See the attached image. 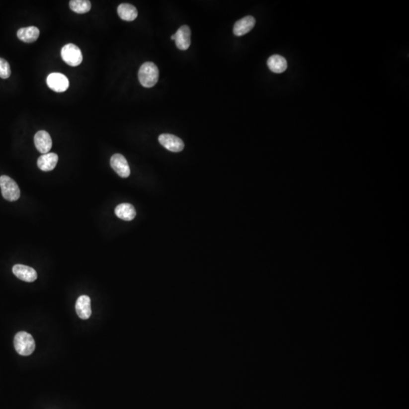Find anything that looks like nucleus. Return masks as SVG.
Instances as JSON below:
<instances>
[{"label":"nucleus","instance_id":"2eb2a0df","mask_svg":"<svg viewBox=\"0 0 409 409\" xmlns=\"http://www.w3.org/2000/svg\"><path fill=\"white\" fill-rule=\"evenodd\" d=\"M115 213L118 218L126 221V222H130L134 219L137 212H136L135 208L129 203H122L120 204L115 208Z\"/></svg>","mask_w":409,"mask_h":409},{"label":"nucleus","instance_id":"20e7f679","mask_svg":"<svg viewBox=\"0 0 409 409\" xmlns=\"http://www.w3.org/2000/svg\"><path fill=\"white\" fill-rule=\"evenodd\" d=\"M61 56L66 64L72 67L79 66L83 61L82 50L78 46L72 43H69L62 47Z\"/></svg>","mask_w":409,"mask_h":409},{"label":"nucleus","instance_id":"f03ea898","mask_svg":"<svg viewBox=\"0 0 409 409\" xmlns=\"http://www.w3.org/2000/svg\"><path fill=\"white\" fill-rule=\"evenodd\" d=\"M14 349L19 355L28 356L35 349V341L30 333L27 332H18L14 339Z\"/></svg>","mask_w":409,"mask_h":409},{"label":"nucleus","instance_id":"39448f33","mask_svg":"<svg viewBox=\"0 0 409 409\" xmlns=\"http://www.w3.org/2000/svg\"><path fill=\"white\" fill-rule=\"evenodd\" d=\"M46 83L50 89L57 92H65L69 87V81L67 77L57 72L49 75Z\"/></svg>","mask_w":409,"mask_h":409},{"label":"nucleus","instance_id":"423d86ee","mask_svg":"<svg viewBox=\"0 0 409 409\" xmlns=\"http://www.w3.org/2000/svg\"><path fill=\"white\" fill-rule=\"evenodd\" d=\"M110 164L117 174L123 178H127L131 174V169L125 157L121 154L113 155L110 160Z\"/></svg>","mask_w":409,"mask_h":409},{"label":"nucleus","instance_id":"4468645a","mask_svg":"<svg viewBox=\"0 0 409 409\" xmlns=\"http://www.w3.org/2000/svg\"><path fill=\"white\" fill-rule=\"evenodd\" d=\"M17 36L18 39L24 43H33L40 37V30L37 27L30 26V27H22L20 28L17 32Z\"/></svg>","mask_w":409,"mask_h":409},{"label":"nucleus","instance_id":"dca6fc26","mask_svg":"<svg viewBox=\"0 0 409 409\" xmlns=\"http://www.w3.org/2000/svg\"><path fill=\"white\" fill-rule=\"evenodd\" d=\"M267 64L270 70L274 73H283L287 69V62L285 58L279 55L271 56L267 60Z\"/></svg>","mask_w":409,"mask_h":409},{"label":"nucleus","instance_id":"0eeeda50","mask_svg":"<svg viewBox=\"0 0 409 409\" xmlns=\"http://www.w3.org/2000/svg\"><path fill=\"white\" fill-rule=\"evenodd\" d=\"M160 144L170 152L179 153L184 148V144L181 139L177 136L169 134H163L159 137Z\"/></svg>","mask_w":409,"mask_h":409},{"label":"nucleus","instance_id":"f257e3e1","mask_svg":"<svg viewBox=\"0 0 409 409\" xmlns=\"http://www.w3.org/2000/svg\"><path fill=\"white\" fill-rule=\"evenodd\" d=\"M160 76L159 69L153 62H145L138 72L139 81L143 86L151 88L157 83Z\"/></svg>","mask_w":409,"mask_h":409},{"label":"nucleus","instance_id":"9b49d317","mask_svg":"<svg viewBox=\"0 0 409 409\" xmlns=\"http://www.w3.org/2000/svg\"><path fill=\"white\" fill-rule=\"evenodd\" d=\"M75 309L80 319L83 320L89 319L92 315L90 298L86 295L81 296L77 300Z\"/></svg>","mask_w":409,"mask_h":409},{"label":"nucleus","instance_id":"ddd939ff","mask_svg":"<svg viewBox=\"0 0 409 409\" xmlns=\"http://www.w3.org/2000/svg\"><path fill=\"white\" fill-rule=\"evenodd\" d=\"M59 161V156L56 153H46L42 155L37 160V165L43 171H50L56 167Z\"/></svg>","mask_w":409,"mask_h":409},{"label":"nucleus","instance_id":"a211bd4d","mask_svg":"<svg viewBox=\"0 0 409 409\" xmlns=\"http://www.w3.org/2000/svg\"><path fill=\"white\" fill-rule=\"evenodd\" d=\"M69 6L78 14H84L90 10L91 2L88 0H72L69 2Z\"/></svg>","mask_w":409,"mask_h":409},{"label":"nucleus","instance_id":"f3484780","mask_svg":"<svg viewBox=\"0 0 409 409\" xmlns=\"http://www.w3.org/2000/svg\"><path fill=\"white\" fill-rule=\"evenodd\" d=\"M118 14L121 19L126 21H132L137 18L138 11L137 8L128 3H122L118 7Z\"/></svg>","mask_w":409,"mask_h":409},{"label":"nucleus","instance_id":"1a4fd4ad","mask_svg":"<svg viewBox=\"0 0 409 409\" xmlns=\"http://www.w3.org/2000/svg\"><path fill=\"white\" fill-rule=\"evenodd\" d=\"M12 272L18 279L23 281L31 283L37 278V273L34 268L24 264H15L13 266Z\"/></svg>","mask_w":409,"mask_h":409},{"label":"nucleus","instance_id":"6e6552de","mask_svg":"<svg viewBox=\"0 0 409 409\" xmlns=\"http://www.w3.org/2000/svg\"><path fill=\"white\" fill-rule=\"evenodd\" d=\"M174 41L179 50L184 51L190 47L191 44V30L188 26H181L174 34Z\"/></svg>","mask_w":409,"mask_h":409},{"label":"nucleus","instance_id":"7ed1b4c3","mask_svg":"<svg viewBox=\"0 0 409 409\" xmlns=\"http://www.w3.org/2000/svg\"><path fill=\"white\" fill-rule=\"evenodd\" d=\"M0 188L4 199L9 202L18 200L21 196V191L16 182L8 176L0 177Z\"/></svg>","mask_w":409,"mask_h":409},{"label":"nucleus","instance_id":"6ab92c4d","mask_svg":"<svg viewBox=\"0 0 409 409\" xmlns=\"http://www.w3.org/2000/svg\"><path fill=\"white\" fill-rule=\"evenodd\" d=\"M11 75V69L8 62L2 58H0V78L6 79Z\"/></svg>","mask_w":409,"mask_h":409},{"label":"nucleus","instance_id":"9d476101","mask_svg":"<svg viewBox=\"0 0 409 409\" xmlns=\"http://www.w3.org/2000/svg\"><path fill=\"white\" fill-rule=\"evenodd\" d=\"M34 144L37 150L43 155L50 151L53 147V141L48 132L40 131L34 136Z\"/></svg>","mask_w":409,"mask_h":409},{"label":"nucleus","instance_id":"f8f14e48","mask_svg":"<svg viewBox=\"0 0 409 409\" xmlns=\"http://www.w3.org/2000/svg\"><path fill=\"white\" fill-rule=\"evenodd\" d=\"M255 24V19L252 16L244 17L242 19L237 21L234 24V35L241 37L248 34L250 30H252Z\"/></svg>","mask_w":409,"mask_h":409},{"label":"nucleus","instance_id":"aec40b11","mask_svg":"<svg viewBox=\"0 0 409 409\" xmlns=\"http://www.w3.org/2000/svg\"><path fill=\"white\" fill-rule=\"evenodd\" d=\"M170 38H171V40H175V37H174V35H172V36H171V37H170Z\"/></svg>","mask_w":409,"mask_h":409}]
</instances>
